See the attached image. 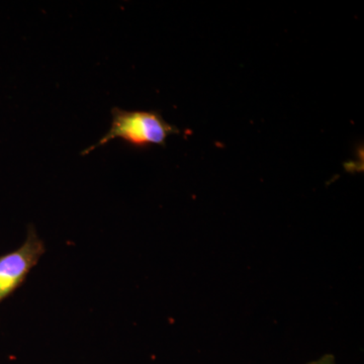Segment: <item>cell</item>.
I'll return each instance as SVG.
<instances>
[{
    "label": "cell",
    "mask_w": 364,
    "mask_h": 364,
    "mask_svg": "<svg viewBox=\"0 0 364 364\" xmlns=\"http://www.w3.org/2000/svg\"><path fill=\"white\" fill-rule=\"evenodd\" d=\"M45 252L44 241L30 225L25 243L13 252L0 255V304L23 286Z\"/></svg>",
    "instance_id": "cell-2"
},
{
    "label": "cell",
    "mask_w": 364,
    "mask_h": 364,
    "mask_svg": "<svg viewBox=\"0 0 364 364\" xmlns=\"http://www.w3.org/2000/svg\"><path fill=\"white\" fill-rule=\"evenodd\" d=\"M109 131L95 145L91 146L82 155L119 138L135 148H146L151 145L165 147L169 136L177 135L181 131L173 124L167 123L157 111H124L114 107Z\"/></svg>",
    "instance_id": "cell-1"
},
{
    "label": "cell",
    "mask_w": 364,
    "mask_h": 364,
    "mask_svg": "<svg viewBox=\"0 0 364 364\" xmlns=\"http://www.w3.org/2000/svg\"><path fill=\"white\" fill-rule=\"evenodd\" d=\"M308 364H336L335 363V358L332 354H326L318 360L312 361V363Z\"/></svg>",
    "instance_id": "cell-3"
}]
</instances>
